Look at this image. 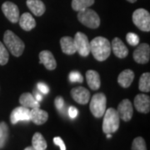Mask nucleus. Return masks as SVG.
<instances>
[{
    "label": "nucleus",
    "mask_w": 150,
    "mask_h": 150,
    "mask_svg": "<svg viewBox=\"0 0 150 150\" xmlns=\"http://www.w3.org/2000/svg\"><path fill=\"white\" fill-rule=\"evenodd\" d=\"M111 51V43L106 38L96 37L90 42V53L99 62L106 60Z\"/></svg>",
    "instance_id": "obj_1"
},
{
    "label": "nucleus",
    "mask_w": 150,
    "mask_h": 150,
    "mask_svg": "<svg viewBox=\"0 0 150 150\" xmlns=\"http://www.w3.org/2000/svg\"><path fill=\"white\" fill-rule=\"evenodd\" d=\"M4 42L7 49H8L11 54L15 57H20L24 51L25 45L23 40L10 30H7L4 33Z\"/></svg>",
    "instance_id": "obj_2"
},
{
    "label": "nucleus",
    "mask_w": 150,
    "mask_h": 150,
    "mask_svg": "<svg viewBox=\"0 0 150 150\" xmlns=\"http://www.w3.org/2000/svg\"><path fill=\"white\" fill-rule=\"evenodd\" d=\"M120 118L116 109L109 108L103 114V132L104 134H113L119 128Z\"/></svg>",
    "instance_id": "obj_3"
},
{
    "label": "nucleus",
    "mask_w": 150,
    "mask_h": 150,
    "mask_svg": "<svg viewBox=\"0 0 150 150\" xmlns=\"http://www.w3.org/2000/svg\"><path fill=\"white\" fill-rule=\"evenodd\" d=\"M106 105H107V98L104 93H95L92 97L89 108L92 114L97 118H101L103 116L106 111Z\"/></svg>",
    "instance_id": "obj_4"
},
{
    "label": "nucleus",
    "mask_w": 150,
    "mask_h": 150,
    "mask_svg": "<svg viewBox=\"0 0 150 150\" xmlns=\"http://www.w3.org/2000/svg\"><path fill=\"white\" fill-rule=\"evenodd\" d=\"M78 19L82 24L90 28H97L100 25V18L98 14L88 8L79 12Z\"/></svg>",
    "instance_id": "obj_5"
},
{
    "label": "nucleus",
    "mask_w": 150,
    "mask_h": 150,
    "mask_svg": "<svg viewBox=\"0 0 150 150\" xmlns=\"http://www.w3.org/2000/svg\"><path fill=\"white\" fill-rule=\"evenodd\" d=\"M133 22L141 31H150V14L144 8H139L133 13Z\"/></svg>",
    "instance_id": "obj_6"
},
{
    "label": "nucleus",
    "mask_w": 150,
    "mask_h": 150,
    "mask_svg": "<svg viewBox=\"0 0 150 150\" xmlns=\"http://www.w3.org/2000/svg\"><path fill=\"white\" fill-rule=\"evenodd\" d=\"M74 41L76 51L83 57L88 56V54H90V42L88 41L87 35L83 33H76Z\"/></svg>",
    "instance_id": "obj_7"
},
{
    "label": "nucleus",
    "mask_w": 150,
    "mask_h": 150,
    "mask_svg": "<svg viewBox=\"0 0 150 150\" xmlns=\"http://www.w3.org/2000/svg\"><path fill=\"white\" fill-rule=\"evenodd\" d=\"M2 11L5 17L13 23H16L19 19V9L18 6L9 1L4 2L2 5Z\"/></svg>",
    "instance_id": "obj_8"
},
{
    "label": "nucleus",
    "mask_w": 150,
    "mask_h": 150,
    "mask_svg": "<svg viewBox=\"0 0 150 150\" xmlns=\"http://www.w3.org/2000/svg\"><path fill=\"white\" fill-rule=\"evenodd\" d=\"M133 57L135 62L140 64H147L150 59V47L147 43H141L134 50Z\"/></svg>",
    "instance_id": "obj_9"
},
{
    "label": "nucleus",
    "mask_w": 150,
    "mask_h": 150,
    "mask_svg": "<svg viewBox=\"0 0 150 150\" xmlns=\"http://www.w3.org/2000/svg\"><path fill=\"white\" fill-rule=\"evenodd\" d=\"M119 118L125 122H129L131 120L134 114V108H133V104L130 102L129 99H123L122 102L118 104V108H117Z\"/></svg>",
    "instance_id": "obj_10"
},
{
    "label": "nucleus",
    "mask_w": 150,
    "mask_h": 150,
    "mask_svg": "<svg viewBox=\"0 0 150 150\" xmlns=\"http://www.w3.org/2000/svg\"><path fill=\"white\" fill-rule=\"evenodd\" d=\"M10 121L13 124H16L20 121H30V109L23 106L15 108L11 112Z\"/></svg>",
    "instance_id": "obj_11"
},
{
    "label": "nucleus",
    "mask_w": 150,
    "mask_h": 150,
    "mask_svg": "<svg viewBox=\"0 0 150 150\" xmlns=\"http://www.w3.org/2000/svg\"><path fill=\"white\" fill-rule=\"evenodd\" d=\"M71 96L75 102L79 104H86L89 102L90 93L83 87H76L71 90Z\"/></svg>",
    "instance_id": "obj_12"
},
{
    "label": "nucleus",
    "mask_w": 150,
    "mask_h": 150,
    "mask_svg": "<svg viewBox=\"0 0 150 150\" xmlns=\"http://www.w3.org/2000/svg\"><path fill=\"white\" fill-rule=\"evenodd\" d=\"M134 107L137 111L143 113H148L150 111V98L149 96L140 93L136 95L134 98Z\"/></svg>",
    "instance_id": "obj_13"
},
{
    "label": "nucleus",
    "mask_w": 150,
    "mask_h": 150,
    "mask_svg": "<svg viewBox=\"0 0 150 150\" xmlns=\"http://www.w3.org/2000/svg\"><path fill=\"white\" fill-rule=\"evenodd\" d=\"M111 50H112L114 55L119 59H124L129 54V50L126 45L118 38H115L112 39L111 43Z\"/></svg>",
    "instance_id": "obj_14"
},
{
    "label": "nucleus",
    "mask_w": 150,
    "mask_h": 150,
    "mask_svg": "<svg viewBox=\"0 0 150 150\" xmlns=\"http://www.w3.org/2000/svg\"><path fill=\"white\" fill-rule=\"evenodd\" d=\"M38 57H39L40 64H43L47 69L54 70L56 69L57 63H56V60L54 59V55L50 51L43 50L39 54Z\"/></svg>",
    "instance_id": "obj_15"
},
{
    "label": "nucleus",
    "mask_w": 150,
    "mask_h": 150,
    "mask_svg": "<svg viewBox=\"0 0 150 150\" xmlns=\"http://www.w3.org/2000/svg\"><path fill=\"white\" fill-rule=\"evenodd\" d=\"M48 118V113L39 108H32L30 110V120L37 125H42L47 122Z\"/></svg>",
    "instance_id": "obj_16"
},
{
    "label": "nucleus",
    "mask_w": 150,
    "mask_h": 150,
    "mask_svg": "<svg viewBox=\"0 0 150 150\" xmlns=\"http://www.w3.org/2000/svg\"><path fill=\"white\" fill-rule=\"evenodd\" d=\"M86 79L88 85L93 90H98L101 86L100 75L94 70H88L86 72Z\"/></svg>",
    "instance_id": "obj_17"
},
{
    "label": "nucleus",
    "mask_w": 150,
    "mask_h": 150,
    "mask_svg": "<svg viewBox=\"0 0 150 150\" xmlns=\"http://www.w3.org/2000/svg\"><path fill=\"white\" fill-rule=\"evenodd\" d=\"M18 23L20 27L25 31H30L36 26V22L31 13H24L19 17Z\"/></svg>",
    "instance_id": "obj_18"
},
{
    "label": "nucleus",
    "mask_w": 150,
    "mask_h": 150,
    "mask_svg": "<svg viewBox=\"0 0 150 150\" xmlns=\"http://www.w3.org/2000/svg\"><path fill=\"white\" fill-rule=\"evenodd\" d=\"M19 103L21 106L31 109L40 107L39 102L35 99L34 96L30 93H23L19 98Z\"/></svg>",
    "instance_id": "obj_19"
},
{
    "label": "nucleus",
    "mask_w": 150,
    "mask_h": 150,
    "mask_svg": "<svg viewBox=\"0 0 150 150\" xmlns=\"http://www.w3.org/2000/svg\"><path fill=\"white\" fill-rule=\"evenodd\" d=\"M134 79V73L131 69H125L118 75V83L124 88H129L132 84Z\"/></svg>",
    "instance_id": "obj_20"
},
{
    "label": "nucleus",
    "mask_w": 150,
    "mask_h": 150,
    "mask_svg": "<svg viewBox=\"0 0 150 150\" xmlns=\"http://www.w3.org/2000/svg\"><path fill=\"white\" fill-rule=\"evenodd\" d=\"M60 45H61L63 53L68 54V55L74 54L77 52L74 38L69 36H65V37L62 38L60 39Z\"/></svg>",
    "instance_id": "obj_21"
},
{
    "label": "nucleus",
    "mask_w": 150,
    "mask_h": 150,
    "mask_svg": "<svg viewBox=\"0 0 150 150\" xmlns=\"http://www.w3.org/2000/svg\"><path fill=\"white\" fill-rule=\"evenodd\" d=\"M28 8L35 16H42L45 13L46 8L41 0H27Z\"/></svg>",
    "instance_id": "obj_22"
},
{
    "label": "nucleus",
    "mask_w": 150,
    "mask_h": 150,
    "mask_svg": "<svg viewBox=\"0 0 150 150\" xmlns=\"http://www.w3.org/2000/svg\"><path fill=\"white\" fill-rule=\"evenodd\" d=\"M32 147L36 150H46L48 144L40 133H35L32 138Z\"/></svg>",
    "instance_id": "obj_23"
},
{
    "label": "nucleus",
    "mask_w": 150,
    "mask_h": 150,
    "mask_svg": "<svg viewBox=\"0 0 150 150\" xmlns=\"http://www.w3.org/2000/svg\"><path fill=\"white\" fill-rule=\"evenodd\" d=\"M94 4V0H72V8L74 11L84 10Z\"/></svg>",
    "instance_id": "obj_24"
},
{
    "label": "nucleus",
    "mask_w": 150,
    "mask_h": 150,
    "mask_svg": "<svg viewBox=\"0 0 150 150\" xmlns=\"http://www.w3.org/2000/svg\"><path fill=\"white\" fill-rule=\"evenodd\" d=\"M139 90L144 93H149L150 91V74L144 73L141 75L139 82Z\"/></svg>",
    "instance_id": "obj_25"
},
{
    "label": "nucleus",
    "mask_w": 150,
    "mask_h": 150,
    "mask_svg": "<svg viewBox=\"0 0 150 150\" xmlns=\"http://www.w3.org/2000/svg\"><path fill=\"white\" fill-rule=\"evenodd\" d=\"M9 54L5 45L0 42V65H5L8 62Z\"/></svg>",
    "instance_id": "obj_26"
},
{
    "label": "nucleus",
    "mask_w": 150,
    "mask_h": 150,
    "mask_svg": "<svg viewBox=\"0 0 150 150\" xmlns=\"http://www.w3.org/2000/svg\"><path fill=\"white\" fill-rule=\"evenodd\" d=\"M0 126H1L2 130H3L2 136L0 137V149H3L4 147L6 142H7V139H8V125L4 122L0 123Z\"/></svg>",
    "instance_id": "obj_27"
},
{
    "label": "nucleus",
    "mask_w": 150,
    "mask_h": 150,
    "mask_svg": "<svg viewBox=\"0 0 150 150\" xmlns=\"http://www.w3.org/2000/svg\"><path fill=\"white\" fill-rule=\"evenodd\" d=\"M132 150H147L145 140L142 137L134 139L132 144Z\"/></svg>",
    "instance_id": "obj_28"
},
{
    "label": "nucleus",
    "mask_w": 150,
    "mask_h": 150,
    "mask_svg": "<svg viewBox=\"0 0 150 150\" xmlns=\"http://www.w3.org/2000/svg\"><path fill=\"white\" fill-rule=\"evenodd\" d=\"M126 40H127V42H128L129 45H131V46H137V45L139 44L140 42L139 37L136 33H127Z\"/></svg>",
    "instance_id": "obj_29"
},
{
    "label": "nucleus",
    "mask_w": 150,
    "mask_h": 150,
    "mask_svg": "<svg viewBox=\"0 0 150 150\" xmlns=\"http://www.w3.org/2000/svg\"><path fill=\"white\" fill-rule=\"evenodd\" d=\"M69 79L70 82H72V83H83V78L82 74L79 72H77V71L71 72L69 76Z\"/></svg>",
    "instance_id": "obj_30"
},
{
    "label": "nucleus",
    "mask_w": 150,
    "mask_h": 150,
    "mask_svg": "<svg viewBox=\"0 0 150 150\" xmlns=\"http://www.w3.org/2000/svg\"><path fill=\"white\" fill-rule=\"evenodd\" d=\"M54 104H55V107L57 108V109L59 111H61L64 106V100L62 97H57L54 100Z\"/></svg>",
    "instance_id": "obj_31"
},
{
    "label": "nucleus",
    "mask_w": 150,
    "mask_h": 150,
    "mask_svg": "<svg viewBox=\"0 0 150 150\" xmlns=\"http://www.w3.org/2000/svg\"><path fill=\"white\" fill-rule=\"evenodd\" d=\"M38 89L39 92H41L43 94H47L49 92V88L47 84H45L44 83H38Z\"/></svg>",
    "instance_id": "obj_32"
},
{
    "label": "nucleus",
    "mask_w": 150,
    "mask_h": 150,
    "mask_svg": "<svg viewBox=\"0 0 150 150\" xmlns=\"http://www.w3.org/2000/svg\"><path fill=\"white\" fill-rule=\"evenodd\" d=\"M54 143L56 145L59 146L60 150H66L64 143V141H63V139L60 137H55L54 139Z\"/></svg>",
    "instance_id": "obj_33"
},
{
    "label": "nucleus",
    "mask_w": 150,
    "mask_h": 150,
    "mask_svg": "<svg viewBox=\"0 0 150 150\" xmlns=\"http://www.w3.org/2000/svg\"><path fill=\"white\" fill-rule=\"evenodd\" d=\"M68 112H69V116L71 118H75L79 114V111H78L77 108L73 107V106L69 107V110H68Z\"/></svg>",
    "instance_id": "obj_34"
},
{
    "label": "nucleus",
    "mask_w": 150,
    "mask_h": 150,
    "mask_svg": "<svg viewBox=\"0 0 150 150\" xmlns=\"http://www.w3.org/2000/svg\"><path fill=\"white\" fill-rule=\"evenodd\" d=\"M34 98H35V99L37 100V101H38V102H40L41 100H42V98H43V97H42V95L39 93H38L37 91L34 92Z\"/></svg>",
    "instance_id": "obj_35"
},
{
    "label": "nucleus",
    "mask_w": 150,
    "mask_h": 150,
    "mask_svg": "<svg viewBox=\"0 0 150 150\" xmlns=\"http://www.w3.org/2000/svg\"><path fill=\"white\" fill-rule=\"evenodd\" d=\"M24 150H36L35 149H33L32 146H29V147H27V148H25Z\"/></svg>",
    "instance_id": "obj_36"
},
{
    "label": "nucleus",
    "mask_w": 150,
    "mask_h": 150,
    "mask_svg": "<svg viewBox=\"0 0 150 150\" xmlns=\"http://www.w3.org/2000/svg\"><path fill=\"white\" fill-rule=\"evenodd\" d=\"M127 1H129V3H135L137 0H127Z\"/></svg>",
    "instance_id": "obj_37"
},
{
    "label": "nucleus",
    "mask_w": 150,
    "mask_h": 150,
    "mask_svg": "<svg viewBox=\"0 0 150 150\" xmlns=\"http://www.w3.org/2000/svg\"><path fill=\"white\" fill-rule=\"evenodd\" d=\"M2 134H3V130H2V128H1V126H0V137L2 136Z\"/></svg>",
    "instance_id": "obj_38"
}]
</instances>
